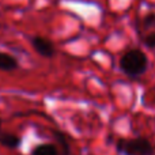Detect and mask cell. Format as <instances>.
Wrapping results in <instances>:
<instances>
[{
	"instance_id": "6da1fadb",
	"label": "cell",
	"mask_w": 155,
	"mask_h": 155,
	"mask_svg": "<svg viewBox=\"0 0 155 155\" xmlns=\"http://www.w3.org/2000/svg\"><path fill=\"white\" fill-rule=\"evenodd\" d=\"M148 59L140 49H129L121 56L120 70L129 78H139L147 71Z\"/></svg>"
},
{
	"instance_id": "7a4b0ae2",
	"label": "cell",
	"mask_w": 155,
	"mask_h": 155,
	"mask_svg": "<svg viewBox=\"0 0 155 155\" xmlns=\"http://www.w3.org/2000/svg\"><path fill=\"white\" fill-rule=\"evenodd\" d=\"M116 150L123 155H154V146L144 137L120 139L116 143Z\"/></svg>"
},
{
	"instance_id": "3957f363",
	"label": "cell",
	"mask_w": 155,
	"mask_h": 155,
	"mask_svg": "<svg viewBox=\"0 0 155 155\" xmlns=\"http://www.w3.org/2000/svg\"><path fill=\"white\" fill-rule=\"evenodd\" d=\"M30 42H31V46L34 48V51L37 52V54H40L42 57L51 59L56 53L54 44L51 40H48V38L42 37V35H34V37H31Z\"/></svg>"
},
{
	"instance_id": "277c9868",
	"label": "cell",
	"mask_w": 155,
	"mask_h": 155,
	"mask_svg": "<svg viewBox=\"0 0 155 155\" xmlns=\"http://www.w3.org/2000/svg\"><path fill=\"white\" fill-rule=\"evenodd\" d=\"M18 68H19V63L12 54L0 52V71L11 72V71H15Z\"/></svg>"
},
{
	"instance_id": "5b68a950",
	"label": "cell",
	"mask_w": 155,
	"mask_h": 155,
	"mask_svg": "<svg viewBox=\"0 0 155 155\" xmlns=\"http://www.w3.org/2000/svg\"><path fill=\"white\" fill-rule=\"evenodd\" d=\"M0 144L5 148L15 150L21 146V137L12 132H2L0 134Z\"/></svg>"
},
{
	"instance_id": "8992f818",
	"label": "cell",
	"mask_w": 155,
	"mask_h": 155,
	"mask_svg": "<svg viewBox=\"0 0 155 155\" xmlns=\"http://www.w3.org/2000/svg\"><path fill=\"white\" fill-rule=\"evenodd\" d=\"M31 155H60L56 143H41L31 150Z\"/></svg>"
},
{
	"instance_id": "52a82bcc",
	"label": "cell",
	"mask_w": 155,
	"mask_h": 155,
	"mask_svg": "<svg viewBox=\"0 0 155 155\" xmlns=\"http://www.w3.org/2000/svg\"><path fill=\"white\" fill-rule=\"evenodd\" d=\"M54 140H56V144L60 150V155H70L71 154V147L70 143L67 140V136H65L63 132L54 131Z\"/></svg>"
},
{
	"instance_id": "ba28073f",
	"label": "cell",
	"mask_w": 155,
	"mask_h": 155,
	"mask_svg": "<svg viewBox=\"0 0 155 155\" xmlns=\"http://www.w3.org/2000/svg\"><path fill=\"white\" fill-rule=\"evenodd\" d=\"M143 26H144V29L155 27V12H148L147 15L143 18Z\"/></svg>"
},
{
	"instance_id": "9c48e42d",
	"label": "cell",
	"mask_w": 155,
	"mask_h": 155,
	"mask_svg": "<svg viewBox=\"0 0 155 155\" xmlns=\"http://www.w3.org/2000/svg\"><path fill=\"white\" fill-rule=\"evenodd\" d=\"M143 42H144V45L147 46V48L155 49V33H150V34H147L144 37V40H143Z\"/></svg>"
},
{
	"instance_id": "30bf717a",
	"label": "cell",
	"mask_w": 155,
	"mask_h": 155,
	"mask_svg": "<svg viewBox=\"0 0 155 155\" xmlns=\"http://www.w3.org/2000/svg\"><path fill=\"white\" fill-rule=\"evenodd\" d=\"M0 134H2V118H0Z\"/></svg>"
}]
</instances>
